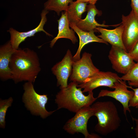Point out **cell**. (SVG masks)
Here are the masks:
<instances>
[{"label": "cell", "instance_id": "cell-22", "mask_svg": "<svg viewBox=\"0 0 138 138\" xmlns=\"http://www.w3.org/2000/svg\"><path fill=\"white\" fill-rule=\"evenodd\" d=\"M128 88L132 89L134 92L133 96L129 102V107L138 109V88H134L130 86H129Z\"/></svg>", "mask_w": 138, "mask_h": 138}, {"label": "cell", "instance_id": "cell-11", "mask_svg": "<svg viewBox=\"0 0 138 138\" xmlns=\"http://www.w3.org/2000/svg\"><path fill=\"white\" fill-rule=\"evenodd\" d=\"M74 61L71 52L68 49L61 61L52 68V73L57 79V86H60V89L65 88L68 85L67 81L72 72Z\"/></svg>", "mask_w": 138, "mask_h": 138}, {"label": "cell", "instance_id": "cell-7", "mask_svg": "<svg viewBox=\"0 0 138 138\" xmlns=\"http://www.w3.org/2000/svg\"><path fill=\"white\" fill-rule=\"evenodd\" d=\"M121 19L124 27L122 40L126 51L130 53L138 42V15L132 10L128 15H122Z\"/></svg>", "mask_w": 138, "mask_h": 138}, {"label": "cell", "instance_id": "cell-13", "mask_svg": "<svg viewBox=\"0 0 138 138\" xmlns=\"http://www.w3.org/2000/svg\"><path fill=\"white\" fill-rule=\"evenodd\" d=\"M86 11L87 14L86 18L84 19H80L76 22V24L78 28L84 31L88 32L95 31L96 28L98 27H107L111 26L117 27L119 26L121 24L107 25L104 24H100L98 23L95 20V16L96 15L99 16L101 15L102 13L101 11L96 8L95 4L89 3L87 5Z\"/></svg>", "mask_w": 138, "mask_h": 138}, {"label": "cell", "instance_id": "cell-10", "mask_svg": "<svg viewBox=\"0 0 138 138\" xmlns=\"http://www.w3.org/2000/svg\"><path fill=\"white\" fill-rule=\"evenodd\" d=\"M108 57L113 69L124 75L135 63L129 53L118 47L112 45Z\"/></svg>", "mask_w": 138, "mask_h": 138}, {"label": "cell", "instance_id": "cell-9", "mask_svg": "<svg viewBox=\"0 0 138 138\" xmlns=\"http://www.w3.org/2000/svg\"><path fill=\"white\" fill-rule=\"evenodd\" d=\"M114 90L110 91L107 89H102L98 94L97 98L101 97L108 96L113 98L118 101L123 107L124 115L126 117L127 111L130 113L131 111L129 106V102L133 96V91L128 90L129 86L127 85L126 81L119 79L115 83Z\"/></svg>", "mask_w": 138, "mask_h": 138}, {"label": "cell", "instance_id": "cell-18", "mask_svg": "<svg viewBox=\"0 0 138 138\" xmlns=\"http://www.w3.org/2000/svg\"><path fill=\"white\" fill-rule=\"evenodd\" d=\"M88 3L73 2L68 6L67 12L69 23H74L81 19L82 14L86 11Z\"/></svg>", "mask_w": 138, "mask_h": 138}, {"label": "cell", "instance_id": "cell-14", "mask_svg": "<svg viewBox=\"0 0 138 138\" xmlns=\"http://www.w3.org/2000/svg\"><path fill=\"white\" fill-rule=\"evenodd\" d=\"M16 49H14L10 40L0 48V77L3 80L12 78L9 67L11 56Z\"/></svg>", "mask_w": 138, "mask_h": 138}, {"label": "cell", "instance_id": "cell-16", "mask_svg": "<svg viewBox=\"0 0 138 138\" xmlns=\"http://www.w3.org/2000/svg\"><path fill=\"white\" fill-rule=\"evenodd\" d=\"M69 26L77 34L79 39L78 48L76 54L73 56L74 61H78L80 59V53L82 48L88 43L96 42L108 44L107 42L96 36L94 34L95 31L88 32L84 31L78 28L74 23H69Z\"/></svg>", "mask_w": 138, "mask_h": 138}, {"label": "cell", "instance_id": "cell-20", "mask_svg": "<svg viewBox=\"0 0 138 138\" xmlns=\"http://www.w3.org/2000/svg\"><path fill=\"white\" fill-rule=\"evenodd\" d=\"M121 79L127 81L130 86L138 87V62L135 63L127 73L121 77Z\"/></svg>", "mask_w": 138, "mask_h": 138}, {"label": "cell", "instance_id": "cell-24", "mask_svg": "<svg viewBox=\"0 0 138 138\" xmlns=\"http://www.w3.org/2000/svg\"><path fill=\"white\" fill-rule=\"evenodd\" d=\"M131 6L135 14L138 15V0H131Z\"/></svg>", "mask_w": 138, "mask_h": 138}, {"label": "cell", "instance_id": "cell-27", "mask_svg": "<svg viewBox=\"0 0 138 138\" xmlns=\"http://www.w3.org/2000/svg\"><path fill=\"white\" fill-rule=\"evenodd\" d=\"M98 0H90L89 3L95 4Z\"/></svg>", "mask_w": 138, "mask_h": 138}, {"label": "cell", "instance_id": "cell-19", "mask_svg": "<svg viewBox=\"0 0 138 138\" xmlns=\"http://www.w3.org/2000/svg\"><path fill=\"white\" fill-rule=\"evenodd\" d=\"M73 0H48L44 4V9L48 10H53L59 16L60 12L66 11L69 4Z\"/></svg>", "mask_w": 138, "mask_h": 138}, {"label": "cell", "instance_id": "cell-23", "mask_svg": "<svg viewBox=\"0 0 138 138\" xmlns=\"http://www.w3.org/2000/svg\"><path fill=\"white\" fill-rule=\"evenodd\" d=\"M129 53L134 61L138 62V42L132 51Z\"/></svg>", "mask_w": 138, "mask_h": 138}, {"label": "cell", "instance_id": "cell-3", "mask_svg": "<svg viewBox=\"0 0 138 138\" xmlns=\"http://www.w3.org/2000/svg\"><path fill=\"white\" fill-rule=\"evenodd\" d=\"M93 116L98 122L95 129L96 132L106 136L117 130L120 126L121 120L117 108L111 101H97L91 106Z\"/></svg>", "mask_w": 138, "mask_h": 138}, {"label": "cell", "instance_id": "cell-15", "mask_svg": "<svg viewBox=\"0 0 138 138\" xmlns=\"http://www.w3.org/2000/svg\"><path fill=\"white\" fill-rule=\"evenodd\" d=\"M123 25L121 23L115 29L109 30L100 27L96 28L95 30L100 33L97 36L105 42L121 48L126 51L122 40V36L124 30Z\"/></svg>", "mask_w": 138, "mask_h": 138}, {"label": "cell", "instance_id": "cell-25", "mask_svg": "<svg viewBox=\"0 0 138 138\" xmlns=\"http://www.w3.org/2000/svg\"><path fill=\"white\" fill-rule=\"evenodd\" d=\"M133 121H135L136 126L135 128V135L136 137L138 138V118H136L132 117Z\"/></svg>", "mask_w": 138, "mask_h": 138}, {"label": "cell", "instance_id": "cell-8", "mask_svg": "<svg viewBox=\"0 0 138 138\" xmlns=\"http://www.w3.org/2000/svg\"><path fill=\"white\" fill-rule=\"evenodd\" d=\"M120 77L116 73L110 71H99L87 79L77 86L83 89V93L93 91L94 89L100 86H106L114 89L115 83Z\"/></svg>", "mask_w": 138, "mask_h": 138}, {"label": "cell", "instance_id": "cell-21", "mask_svg": "<svg viewBox=\"0 0 138 138\" xmlns=\"http://www.w3.org/2000/svg\"><path fill=\"white\" fill-rule=\"evenodd\" d=\"M13 101L12 97L0 100V127L4 129L6 125L5 117L8 108L10 107Z\"/></svg>", "mask_w": 138, "mask_h": 138}, {"label": "cell", "instance_id": "cell-26", "mask_svg": "<svg viewBox=\"0 0 138 138\" xmlns=\"http://www.w3.org/2000/svg\"><path fill=\"white\" fill-rule=\"evenodd\" d=\"M89 1L90 0H77L76 1L77 2H82L89 3Z\"/></svg>", "mask_w": 138, "mask_h": 138}, {"label": "cell", "instance_id": "cell-12", "mask_svg": "<svg viewBox=\"0 0 138 138\" xmlns=\"http://www.w3.org/2000/svg\"><path fill=\"white\" fill-rule=\"evenodd\" d=\"M48 10L44 9L41 14V20L39 25L35 28L29 31L20 32L12 28H10L8 31L10 36V41L13 48L17 50L19 49L20 44L28 37L34 36L36 33L42 31L49 36H52L47 32L43 29L44 26L47 21V15Z\"/></svg>", "mask_w": 138, "mask_h": 138}, {"label": "cell", "instance_id": "cell-2", "mask_svg": "<svg viewBox=\"0 0 138 138\" xmlns=\"http://www.w3.org/2000/svg\"><path fill=\"white\" fill-rule=\"evenodd\" d=\"M78 85L72 82L66 87L61 89L55 99L57 110L64 108L75 113L83 107L91 106L98 98L94 97L93 91L84 95L82 89L77 86Z\"/></svg>", "mask_w": 138, "mask_h": 138}, {"label": "cell", "instance_id": "cell-5", "mask_svg": "<svg viewBox=\"0 0 138 138\" xmlns=\"http://www.w3.org/2000/svg\"><path fill=\"white\" fill-rule=\"evenodd\" d=\"M93 116L91 106L82 108L75 113V116L65 123L63 129L67 133L74 134H82L85 138H97L99 136L96 134H90L87 129V123L90 118Z\"/></svg>", "mask_w": 138, "mask_h": 138}, {"label": "cell", "instance_id": "cell-1", "mask_svg": "<svg viewBox=\"0 0 138 138\" xmlns=\"http://www.w3.org/2000/svg\"><path fill=\"white\" fill-rule=\"evenodd\" d=\"M9 67L11 79L16 83L23 81L33 83L41 70L37 54L28 48L16 50L11 56Z\"/></svg>", "mask_w": 138, "mask_h": 138}, {"label": "cell", "instance_id": "cell-4", "mask_svg": "<svg viewBox=\"0 0 138 138\" xmlns=\"http://www.w3.org/2000/svg\"><path fill=\"white\" fill-rule=\"evenodd\" d=\"M32 83L27 82L23 85V102L26 107L32 114L39 116L43 119L45 118L55 110L48 111L46 109L45 106L48 99L47 95L37 93Z\"/></svg>", "mask_w": 138, "mask_h": 138}, {"label": "cell", "instance_id": "cell-17", "mask_svg": "<svg viewBox=\"0 0 138 138\" xmlns=\"http://www.w3.org/2000/svg\"><path fill=\"white\" fill-rule=\"evenodd\" d=\"M62 12L61 16L57 21L58 22V32L57 36L51 41L50 47L52 48L59 39L65 38L70 39L72 42L75 44L78 42L75 34V31L69 28V23L66 11Z\"/></svg>", "mask_w": 138, "mask_h": 138}, {"label": "cell", "instance_id": "cell-6", "mask_svg": "<svg viewBox=\"0 0 138 138\" xmlns=\"http://www.w3.org/2000/svg\"><path fill=\"white\" fill-rule=\"evenodd\" d=\"M91 54L84 52L79 60L74 61L72 65L70 80L79 84L83 83L99 70L93 64L91 59Z\"/></svg>", "mask_w": 138, "mask_h": 138}]
</instances>
